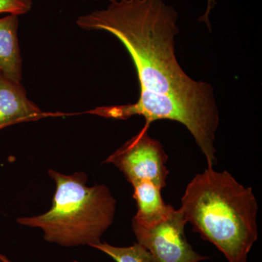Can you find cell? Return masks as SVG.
I'll return each instance as SVG.
<instances>
[{
	"label": "cell",
	"instance_id": "obj_1",
	"mask_svg": "<svg viewBox=\"0 0 262 262\" xmlns=\"http://www.w3.org/2000/svg\"><path fill=\"white\" fill-rule=\"evenodd\" d=\"M178 14L163 0H114L106 9L79 17L85 30L111 33L124 45L135 65L141 91L193 94L211 88L193 80L175 55Z\"/></svg>",
	"mask_w": 262,
	"mask_h": 262
},
{
	"label": "cell",
	"instance_id": "obj_2",
	"mask_svg": "<svg viewBox=\"0 0 262 262\" xmlns=\"http://www.w3.org/2000/svg\"><path fill=\"white\" fill-rule=\"evenodd\" d=\"M182 211L193 230L229 262H246L258 238V204L250 187L227 171L207 168L188 184Z\"/></svg>",
	"mask_w": 262,
	"mask_h": 262
},
{
	"label": "cell",
	"instance_id": "obj_3",
	"mask_svg": "<svg viewBox=\"0 0 262 262\" xmlns=\"http://www.w3.org/2000/svg\"><path fill=\"white\" fill-rule=\"evenodd\" d=\"M48 174L56 184L52 208L44 214L20 217L17 222L42 229L47 242L63 247H93L101 243L116 212V200L110 189L103 184L88 187L83 172L64 175L51 169Z\"/></svg>",
	"mask_w": 262,
	"mask_h": 262
},
{
	"label": "cell",
	"instance_id": "obj_4",
	"mask_svg": "<svg viewBox=\"0 0 262 262\" xmlns=\"http://www.w3.org/2000/svg\"><path fill=\"white\" fill-rule=\"evenodd\" d=\"M86 113L106 118L126 120L134 115L145 117V125L158 120H174L185 125L205 155L208 168L216 163L214 141L220 124L213 87L193 94H160L141 91L137 102L101 106Z\"/></svg>",
	"mask_w": 262,
	"mask_h": 262
},
{
	"label": "cell",
	"instance_id": "obj_5",
	"mask_svg": "<svg viewBox=\"0 0 262 262\" xmlns=\"http://www.w3.org/2000/svg\"><path fill=\"white\" fill-rule=\"evenodd\" d=\"M149 127L144 125L137 135L110 155L105 163L113 164L131 184L148 181L163 189L166 187L169 173L168 155L161 143L150 137Z\"/></svg>",
	"mask_w": 262,
	"mask_h": 262
},
{
	"label": "cell",
	"instance_id": "obj_6",
	"mask_svg": "<svg viewBox=\"0 0 262 262\" xmlns=\"http://www.w3.org/2000/svg\"><path fill=\"white\" fill-rule=\"evenodd\" d=\"M187 221L180 209L173 208L164 220L149 226L132 222L137 243L151 255V262H200L208 259L194 251L186 238Z\"/></svg>",
	"mask_w": 262,
	"mask_h": 262
},
{
	"label": "cell",
	"instance_id": "obj_7",
	"mask_svg": "<svg viewBox=\"0 0 262 262\" xmlns=\"http://www.w3.org/2000/svg\"><path fill=\"white\" fill-rule=\"evenodd\" d=\"M63 115L43 112L27 98L20 82L10 80L0 72V129L20 122Z\"/></svg>",
	"mask_w": 262,
	"mask_h": 262
},
{
	"label": "cell",
	"instance_id": "obj_8",
	"mask_svg": "<svg viewBox=\"0 0 262 262\" xmlns=\"http://www.w3.org/2000/svg\"><path fill=\"white\" fill-rule=\"evenodd\" d=\"M18 15L0 18V72L15 82L21 81L22 59L18 39Z\"/></svg>",
	"mask_w": 262,
	"mask_h": 262
},
{
	"label": "cell",
	"instance_id": "obj_9",
	"mask_svg": "<svg viewBox=\"0 0 262 262\" xmlns=\"http://www.w3.org/2000/svg\"><path fill=\"white\" fill-rule=\"evenodd\" d=\"M137 212L132 222L143 226L154 225L164 220L173 207L164 203L160 187L152 182L141 181L132 184Z\"/></svg>",
	"mask_w": 262,
	"mask_h": 262
},
{
	"label": "cell",
	"instance_id": "obj_10",
	"mask_svg": "<svg viewBox=\"0 0 262 262\" xmlns=\"http://www.w3.org/2000/svg\"><path fill=\"white\" fill-rule=\"evenodd\" d=\"M93 248L106 253L116 262H151V255L139 243L128 247H117L106 242L95 245Z\"/></svg>",
	"mask_w": 262,
	"mask_h": 262
},
{
	"label": "cell",
	"instance_id": "obj_11",
	"mask_svg": "<svg viewBox=\"0 0 262 262\" xmlns=\"http://www.w3.org/2000/svg\"><path fill=\"white\" fill-rule=\"evenodd\" d=\"M32 7V0H0V14L24 15Z\"/></svg>",
	"mask_w": 262,
	"mask_h": 262
},
{
	"label": "cell",
	"instance_id": "obj_12",
	"mask_svg": "<svg viewBox=\"0 0 262 262\" xmlns=\"http://www.w3.org/2000/svg\"><path fill=\"white\" fill-rule=\"evenodd\" d=\"M0 262H14L11 261L9 258L7 257L5 255L3 254V253H0ZM72 262H78L77 261H74Z\"/></svg>",
	"mask_w": 262,
	"mask_h": 262
},
{
	"label": "cell",
	"instance_id": "obj_13",
	"mask_svg": "<svg viewBox=\"0 0 262 262\" xmlns=\"http://www.w3.org/2000/svg\"><path fill=\"white\" fill-rule=\"evenodd\" d=\"M108 1H110V3H111V2L114 1V0H108ZM211 3H213H213H214V0H208V7H211Z\"/></svg>",
	"mask_w": 262,
	"mask_h": 262
}]
</instances>
